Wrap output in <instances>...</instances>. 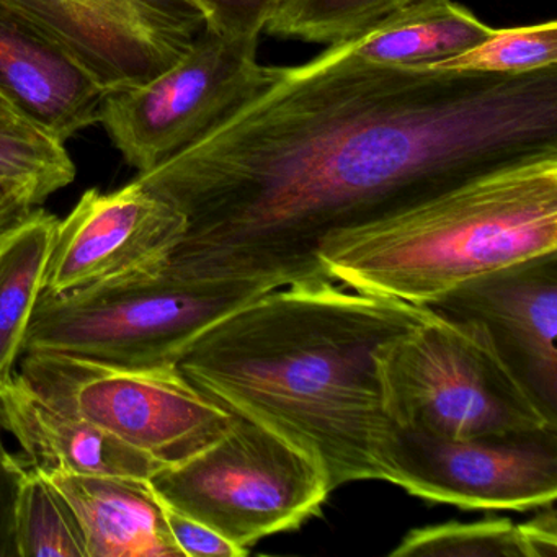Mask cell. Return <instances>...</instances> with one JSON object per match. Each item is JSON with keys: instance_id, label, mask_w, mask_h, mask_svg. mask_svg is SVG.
Here are the masks:
<instances>
[{"instance_id": "cell-1", "label": "cell", "mask_w": 557, "mask_h": 557, "mask_svg": "<svg viewBox=\"0 0 557 557\" xmlns=\"http://www.w3.org/2000/svg\"><path fill=\"white\" fill-rule=\"evenodd\" d=\"M557 156V66L459 73L363 63L342 47L135 178L185 218L165 270L270 292L327 280L325 237L504 165Z\"/></svg>"}, {"instance_id": "cell-2", "label": "cell", "mask_w": 557, "mask_h": 557, "mask_svg": "<svg viewBox=\"0 0 557 557\" xmlns=\"http://www.w3.org/2000/svg\"><path fill=\"white\" fill-rule=\"evenodd\" d=\"M429 312L331 280L293 283L211 322L184 348L177 368L231 413L312 456L332 491L384 481L394 425L377 351Z\"/></svg>"}, {"instance_id": "cell-3", "label": "cell", "mask_w": 557, "mask_h": 557, "mask_svg": "<svg viewBox=\"0 0 557 557\" xmlns=\"http://www.w3.org/2000/svg\"><path fill=\"white\" fill-rule=\"evenodd\" d=\"M557 252V156L504 165L325 237V278L429 308L479 276Z\"/></svg>"}, {"instance_id": "cell-4", "label": "cell", "mask_w": 557, "mask_h": 557, "mask_svg": "<svg viewBox=\"0 0 557 557\" xmlns=\"http://www.w3.org/2000/svg\"><path fill=\"white\" fill-rule=\"evenodd\" d=\"M377 373L384 409L397 429L440 438L557 429L505 363L487 329L472 319L430 309L381 347Z\"/></svg>"}, {"instance_id": "cell-5", "label": "cell", "mask_w": 557, "mask_h": 557, "mask_svg": "<svg viewBox=\"0 0 557 557\" xmlns=\"http://www.w3.org/2000/svg\"><path fill=\"white\" fill-rule=\"evenodd\" d=\"M263 293L191 282L165 267L63 296L41 292L24 354L67 355L123 368L177 364L195 335Z\"/></svg>"}, {"instance_id": "cell-6", "label": "cell", "mask_w": 557, "mask_h": 557, "mask_svg": "<svg viewBox=\"0 0 557 557\" xmlns=\"http://www.w3.org/2000/svg\"><path fill=\"white\" fill-rule=\"evenodd\" d=\"M149 484L165 504L246 550L318 517L332 492L312 456L237 413L220 440Z\"/></svg>"}, {"instance_id": "cell-7", "label": "cell", "mask_w": 557, "mask_h": 557, "mask_svg": "<svg viewBox=\"0 0 557 557\" xmlns=\"http://www.w3.org/2000/svg\"><path fill=\"white\" fill-rule=\"evenodd\" d=\"M17 373L51 403L70 407L164 468L203 451L233 423V413L194 386L177 364L123 368L24 354Z\"/></svg>"}, {"instance_id": "cell-8", "label": "cell", "mask_w": 557, "mask_h": 557, "mask_svg": "<svg viewBox=\"0 0 557 557\" xmlns=\"http://www.w3.org/2000/svg\"><path fill=\"white\" fill-rule=\"evenodd\" d=\"M257 48L205 28L154 79L107 94L99 123L138 174L152 171L276 79L280 67L262 66Z\"/></svg>"}, {"instance_id": "cell-9", "label": "cell", "mask_w": 557, "mask_h": 557, "mask_svg": "<svg viewBox=\"0 0 557 557\" xmlns=\"http://www.w3.org/2000/svg\"><path fill=\"white\" fill-rule=\"evenodd\" d=\"M384 481L466 510H540L556 504L557 429L440 438L394 426Z\"/></svg>"}, {"instance_id": "cell-10", "label": "cell", "mask_w": 557, "mask_h": 557, "mask_svg": "<svg viewBox=\"0 0 557 557\" xmlns=\"http://www.w3.org/2000/svg\"><path fill=\"white\" fill-rule=\"evenodd\" d=\"M184 231L185 218L136 181L109 194L90 188L58 223L44 293L63 296L162 269Z\"/></svg>"}, {"instance_id": "cell-11", "label": "cell", "mask_w": 557, "mask_h": 557, "mask_svg": "<svg viewBox=\"0 0 557 557\" xmlns=\"http://www.w3.org/2000/svg\"><path fill=\"white\" fill-rule=\"evenodd\" d=\"M429 308L481 322L505 363L557 422V252L479 276Z\"/></svg>"}, {"instance_id": "cell-12", "label": "cell", "mask_w": 557, "mask_h": 557, "mask_svg": "<svg viewBox=\"0 0 557 557\" xmlns=\"http://www.w3.org/2000/svg\"><path fill=\"white\" fill-rule=\"evenodd\" d=\"M106 96L63 45L0 0V97L25 122L64 145L99 123Z\"/></svg>"}, {"instance_id": "cell-13", "label": "cell", "mask_w": 557, "mask_h": 557, "mask_svg": "<svg viewBox=\"0 0 557 557\" xmlns=\"http://www.w3.org/2000/svg\"><path fill=\"white\" fill-rule=\"evenodd\" d=\"M63 45L107 94L154 79L187 50L149 27L125 0H5Z\"/></svg>"}, {"instance_id": "cell-14", "label": "cell", "mask_w": 557, "mask_h": 557, "mask_svg": "<svg viewBox=\"0 0 557 557\" xmlns=\"http://www.w3.org/2000/svg\"><path fill=\"white\" fill-rule=\"evenodd\" d=\"M0 430L17 440L25 465L41 472L151 479L164 469L70 407L51 403L18 373L0 386Z\"/></svg>"}, {"instance_id": "cell-15", "label": "cell", "mask_w": 557, "mask_h": 557, "mask_svg": "<svg viewBox=\"0 0 557 557\" xmlns=\"http://www.w3.org/2000/svg\"><path fill=\"white\" fill-rule=\"evenodd\" d=\"M44 474L73 507L89 557H184L149 479Z\"/></svg>"}, {"instance_id": "cell-16", "label": "cell", "mask_w": 557, "mask_h": 557, "mask_svg": "<svg viewBox=\"0 0 557 557\" xmlns=\"http://www.w3.org/2000/svg\"><path fill=\"white\" fill-rule=\"evenodd\" d=\"M494 32L451 0H423L371 34L338 47L363 63L425 67L471 50Z\"/></svg>"}, {"instance_id": "cell-17", "label": "cell", "mask_w": 557, "mask_h": 557, "mask_svg": "<svg viewBox=\"0 0 557 557\" xmlns=\"http://www.w3.org/2000/svg\"><path fill=\"white\" fill-rule=\"evenodd\" d=\"M58 220L40 207L0 236V386L17 374L25 334L45 286Z\"/></svg>"}, {"instance_id": "cell-18", "label": "cell", "mask_w": 557, "mask_h": 557, "mask_svg": "<svg viewBox=\"0 0 557 557\" xmlns=\"http://www.w3.org/2000/svg\"><path fill=\"white\" fill-rule=\"evenodd\" d=\"M420 2L423 0H280L265 34L335 47L371 34Z\"/></svg>"}, {"instance_id": "cell-19", "label": "cell", "mask_w": 557, "mask_h": 557, "mask_svg": "<svg viewBox=\"0 0 557 557\" xmlns=\"http://www.w3.org/2000/svg\"><path fill=\"white\" fill-rule=\"evenodd\" d=\"M14 543L21 557H89L73 507L44 472L28 465L18 478Z\"/></svg>"}, {"instance_id": "cell-20", "label": "cell", "mask_w": 557, "mask_h": 557, "mask_svg": "<svg viewBox=\"0 0 557 557\" xmlns=\"http://www.w3.org/2000/svg\"><path fill=\"white\" fill-rule=\"evenodd\" d=\"M76 178L63 143L30 123L0 125V182L30 191L38 207Z\"/></svg>"}, {"instance_id": "cell-21", "label": "cell", "mask_w": 557, "mask_h": 557, "mask_svg": "<svg viewBox=\"0 0 557 557\" xmlns=\"http://www.w3.org/2000/svg\"><path fill=\"white\" fill-rule=\"evenodd\" d=\"M557 66V24L504 28L465 53L432 64V70L459 73L517 74L534 73Z\"/></svg>"}, {"instance_id": "cell-22", "label": "cell", "mask_w": 557, "mask_h": 557, "mask_svg": "<svg viewBox=\"0 0 557 557\" xmlns=\"http://www.w3.org/2000/svg\"><path fill=\"white\" fill-rule=\"evenodd\" d=\"M389 556L527 557L520 524L507 518L432 524L410 530Z\"/></svg>"}, {"instance_id": "cell-23", "label": "cell", "mask_w": 557, "mask_h": 557, "mask_svg": "<svg viewBox=\"0 0 557 557\" xmlns=\"http://www.w3.org/2000/svg\"><path fill=\"white\" fill-rule=\"evenodd\" d=\"M280 0H195L205 15L207 28L234 38L256 41L265 32Z\"/></svg>"}, {"instance_id": "cell-24", "label": "cell", "mask_w": 557, "mask_h": 557, "mask_svg": "<svg viewBox=\"0 0 557 557\" xmlns=\"http://www.w3.org/2000/svg\"><path fill=\"white\" fill-rule=\"evenodd\" d=\"M162 37L188 50L207 28L195 0H125Z\"/></svg>"}, {"instance_id": "cell-25", "label": "cell", "mask_w": 557, "mask_h": 557, "mask_svg": "<svg viewBox=\"0 0 557 557\" xmlns=\"http://www.w3.org/2000/svg\"><path fill=\"white\" fill-rule=\"evenodd\" d=\"M162 510L165 521L178 549L184 557H244L249 550L236 546L226 537L221 536L216 530L182 513L172 505L165 504L162 498Z\"/></svg>"}, {"instance_id": "cell-26", "label": "cell", "mask_w": 557, "mask_h": 557, "mask_svg": "<svg viewBox=\"0 0 557 557\" xmlns=\"http://www.w3.org/2000/svg\"><path fill=\"white\" fill-rule=\"evenodd\" d=\"M24 468L22 456L11 455L0 440V556H17L14 543V510L18 478Z\"/></svg>"}, {"instance_id": "cell-27", "label": "cell", "mask_w": 557, "mask_h": 557, "mask_svg": "<svg viewBox=\"0 0 557 557\" xmlns=\"http://www.w3.org/2000/svg\"><path fill=\"white\" fill-rule=\"evenodd\" d=\"M527 557L557 556V517L556 504L540 508L530 521L520 523Z\"/></svg>"}, {"instance_id": "cell-28", "label": "cell", "mask_w": 557, "mask_h": 557, "mask_svg": "<svg viewBox=\"0 0 557 557\" xmlns=\"http://www.w3.org/2000/svg\"><path fill=\"white\" fill-rule=\"evenodd\" d=\"M34 210V198L25 188L0 182V236L27 220Z\"/></svg>"}, {"instance_id": "cell-29", "label": "cell", "mask_w": 557, "mask_h": 557, "mask_svg": "<svg viewBox=\"0 0 557 557\" xmlns=\"http://www.w3.org/2000/svg\"><path fill=\"white\" fill-rule=\"evenodd\" d=\"M21 123H28L18 115L14 107L9 106L2 97H0V125H21Z\"/></svg>"}]
</instances>
